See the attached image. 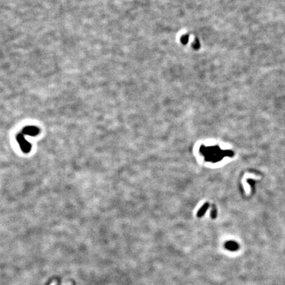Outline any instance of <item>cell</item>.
<instances>
[{
    "label": "cell",
    "mask_w": 285,
    "mask_h": 285,
    "mask_svg": "<svg viewBox=\"0 0 285 285\" xmlns=\"http://www.w3.org/2000/svg\"><path fill=\"white\" fill-rule=\"evenodd\" d=\"M225 248L230 251H236L239 249V245L236 242L229 241L225 244Z\"/></svg>",
    "instance_id": "6da1fadb"
},
{
    "label": "cell",
    "mask_w": 285,
    "mask_h": 285,
    "mask_svg": "<svg viewBox=\"0 0 285 285\" xmlns=\"http://www.w3.org/2000/svg\"><path fill=\"white\" fill-rule=\"evenodd\" d=\"M208 207V203H205V204L203 205V207L199 209V212H198V213H197V216H199V217L202 216L203 215H204L205 213L206 212V211L207 210Z\"/></svg>",
    "instance_id": "7a4b0ae2"
},
{
    "label": "cell",
    "mask_w": 285,
    "mask_h": 285,
    "mask_svg": "<svg viewBox=\"0 0 285 285\" xmlns=\"http://www.w3.org/2000/svg\"><path fill=\"white\" fill-rule=\"evenodd\" d=\"M188 40H189V36L188 35H186H186L182 36V37L181 38V42L183 44H186L187 43V42H188Z\"/></svg>",
    "instance_id": "3957f363"
},
{
    "label": "cell",
    "mask_w": 285,
    "mask_h": 285,
    "mask_svg": "<svg viewBox=\"0 0 285 285\" xmlns=\"http://www.w3.org/2000/svg\"><path fill=\"white\" fill-rule=\"evenodd\" d=\"M193 47H194V48L195 49V50H198L199 48L200 43H199V41L197 39L195 40L194 42V44H193Z\"/></svg>",
    "instance_id": "277c9868"
},
{
    "label": "cell",
    "mask_w": 285,
    "mask_h": 285,
    "mask_svg": "<svg viewBox=\"0 0 285 285\" xmlns=\"http://www.w3.org/2000/svg\"><path fill=\"white\" fill-rule=\"evenodd\" d=\"M211 216H212V218H215L216 217V210L215 209V208H213V209L212 210V212H211Z\"/></svg>",
    "instance_id": "5b68a950"
},
{
    "label": "cell",
    "mask_w": 285,
    "mask_h": 285,
    "mask_svg": "<svg viewBox=\"0 0 285 285\" xmlns=\"http://www.w3.org/2000/svg\"><path fill=\"white\" fill-rule=\"evenodd\" d=\"M51 285H55V284H52Z\"/></svg>",
    "instance_id": "8992f818"
}]
</instances>
